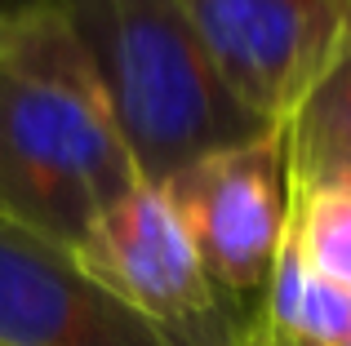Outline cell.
Masks as SVG:
<instances>
[{"label": "cell", "mask_w": 351, "mask_h": 346, "mask_svg": "<svg viewBox=\"0 0 351 346\" xmlns=\"http://www.w3.org/2000/svg\"><path fill=\"white\" fill-rule=\"evenodd\" d=\"M285 244L316 280L351 293V187L347 182L293 178Z\"/></svg>", "instance_id": "7"}, {"label": "cell", "mask_w": 351, "mask_h": 346, "mask_svg": "<svg viewBox=\"0 0 351 346\" xmlns=\"http://www.w3.org/2000/svg\"><path fill=\"white\" fill-rule=\"evenodd\" d=\"M23 5H40V0H0V9H23Z\"/></svg>", "instance_id": "11"}, {"label": "cell", "mask_w": 351, "mask_h": 346, "mask_svg": "<svg viewBox=\"0 0 351 346\" xmlns=\"http://www.w3.org/2000/svg\"><path fill=\"white\" fill-rule=\"evenodd\" d=\"M289 169H293V178H338V182L351 187V147L334 151V156H325V160H316V165H289Z\"/></svg>", "instance_id": "9"}, {"label": "cell", "mask_w": 351, "mask_h": 346, "mask_svg": "<svg viewBox=\"0 0 351 346\" xmlns=\"http://www.w3.org/2000/svg\"><path fill=\"white\" fill-rule=\"evenodd\" d=\"M223 85L263 124H289L351 44V0H187Z\"/></svg>", "instance_id": "5"}, {"label": "cell", "mask_w": 351, "mask_h": 346, "mask_svg": "<svg viewBox=\"0 0 351 346\" xmlns=\"http://www.w3.org/2000/svg\"><path fill=\"white\" fill-rule=\"evenodd\" d=\"M98 76L143 182H169L191 160L258 138L263 124L223 85L187 0H49Z\"/></svg>", "instance_id": "2"}, {"label": "cell", "mask_w": 351, "mask_h": 346, "mask_svg": "<svg viewBox=\"0 0 351 346\" xmlns=\"http://www.w3.org/2000/svg\"><path fill=\"white\" fill-rule=\"evenodd\" d=\"M138 182L67 18L49 0L0 9V222L76 253Z\"/></svg>", "instance_id": "1"}, {"label": "cell", "mask_w": 351, "mask_h": 346, "mask_svg": "<svg viewBox=\"0 0 351 346\" xmlns=\"http://www.w3.org/2000/svg\"><path fill=\"white\" fill-rule=\"evenodd\" d=\"M89 280L178 346H236L240 329L214 289L173 200L156 182H138L107 204L71 253Z\"/></svg>", "instance_id": "3"}, {"label": "cell", "mask_w": 351, "mask_h": 346, "mask_svg": "<svg viewBox=\"0 0 351 346\" xmlns=\"http://www.w3.org/2000/svg\"><path fill=\"white\" fill-rule=\"evenodd\" d=\"M254 329H258V324H254ZM338 346H351V315H347V329H343V342H338Z\"/></svg>", "instance_id": "12"}, {"label": "cell", "mask_w": 351, "mask_h": 346, "mask_svg": "<svg viewBox=\"0 0 351 346\" xmlns=\"http://www.w3.org/2000/svg\"><path fill=\"white\" fill-rule=\"evenodd\" d=\"M236 346H276V342L267 338L263 329H254V324L245 320V329H240V338H236Z\"/></svg>", "instance_id": "10"}, {"label": "cell", "mask_w": 351, "mask_h": 346, "mask_svg": "<svg viewBox=\"0 0 351 346\" xmlns=\"http://www.w3.org/2000/svg\"><path fill=\"white\" fill-rule=\"evenodd\" d=\"M285 129H289V165H316L351 147V44Z\"/></svg>", "instance_id": "8"}, {"label": "cell", "mask_w": 351, "mask_h": 346, "mask_svg": "<svg viewBox=\"0 0 351 346\" xmlns=\"http://www.w3.org/2000/svg\"><path fill=\"white\" fill-rule=\"evenodd\" d=\"M160 187L178 209L214 289L227 302H258L289 231V129L276 124L258 138L218 147Z\"/></svg>", "instance_id": "4"}, {"label": "cell", "mask_w": 351, "mask_h": 346, "mask_svg": "<svg viewBox=\"0 0 351 346\" xmlns=\"http://www.w3.org/2000/svg\"><path fill=\"white\" fill-rule=\"evenodd\" d=\"M0 346H178L58 244L0 222Z\"/></svg>", "instance_id": "6"}]
</instances>
